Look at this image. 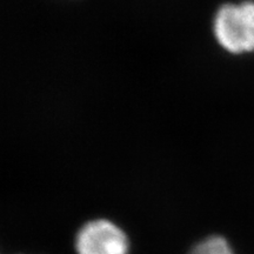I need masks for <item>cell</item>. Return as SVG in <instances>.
<instances>
[{
    "label": "cell",
    "mask_w": 254,
    "mask_h": 254,
    "mask_svg": "<svg viewBox=\"0 0 254 254\" xmlns=\"http://www.w3.org/2000/svg\"><path fill=\"white\" fill-rule=\"evenodd\" d=\"M213 31L222 49L233 55L254 51V1L225 4L218 9Z\"/></svg>",
    "instance_id": "1"
},
{
    "label": "cell",
    "mask_w": 254,
    "mask_h": 254,
    "mask_svg": "<svg viewBox=\"0 0 254 254\" xmlns=\"http://www.w3.org/2000/svg\"><path fill=\"white\" fill-rule=\"evenodd\" d=\"M78 254H127L128 239L122 228L107 219L86 222L75 238Z\"/></svg>",
    "instance_id": "2"
},
{
    "label": "cell",
    "mask_w": 254,
    "mask_h": 254,
    "mask_svg": "<svg viewBox=\"0 0 254 254\" xmlns=\"http://www.w3.org/2000/svg\"><path fill=\"white\" fill-rule=\"evenodd\" d=\"M189 254H234L228 241L220 236H209L200 240Z\"/></svg>",
    "instance_id": "3"
}]
</instances>
